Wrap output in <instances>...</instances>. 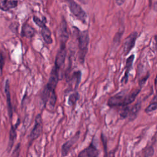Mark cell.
Instances as JSON below:
<instances>
[{"mask_svg":"<svg viewBox=\"0 0 157 157\" xmlns=\"http://www.w3.org/2000/svg\"><path fill=\"white\" fill-rule=\"evenodd\" d=\"M140 91V88L135 89L129 93L126 91H120L110 97L107 101V104L110 107L129 105L134 101Z\"/></svg>","mask_w":157,"mask_h":157,"instance_id":"6da1fadb","label":"cell"},{"mask_svg":"<svg viewBox=\"0 0 157 157\" xmlns=\"http://www.w3.org/2000/svg\"><path fill=\"white\" fill-rule=\"evenodd\" d=\"M78 47V59L80 63L83 64L85 58L88 52L90 41L88 30L79 31L77 34Z\"/></svg>","mask_w":157,"mask_h":157,"instance_id":"7a4b0ae2","label":"cell"},{"mask_svg":"<svg viewBox=\"0 0 157 157\" xmlns=\"http://www.w3.org/2000/svg\"><path fill=\"white\" fill-rule=\"evenodd\" d=\"M71 12L81 22L85 24L86 23L87 15L82 7L74 0H66Z\"/></svg>","mask_w":157,"mask_h":157,"instance_id":"3957f363","label":"cell"},{"mask_svg":"<svg viewBox=\"0 0 157 157\" xmlns=\"http://www.w3.org/2000/svg\"><path fill=\"white\" fill-rule=\"evenodd\" d=\"M42 117L40 114H38L35 119L34 126L31 131L29 135V144H31L34 140L38 138L42 132Z\"/></svg>","mask_w":157,"mask_h":157,"instance_id":"277c9868","label":"cell"},{"mask_svg":"<svg viewBox=\"0 0 157 157\" xmlns=\"http://www.w3.org/2000/svg\"><path fill=\"white\" fill-rule=\"evenodd\" d=\"M58 72H59V69L54 66L51 71L48 82L45 86V87L47 88L51 92L55 91L56 85L58 84V82L59 80Z\"/></svg>","mask_w":157,"mask_h":157,"instance_id":"5b68a950","label":"cell"},{"mask_svg":"<svg viewBox=\"0 0 157 157\" xmlns=\"http://www.w3.org/2000/svg\"><path fill=\"white\" fill-rule=\"evenodd\" d=\"M137 37V33L133 32L131 33L124 40L123 44V49L124 55H128L130 51L134 48Z\"/></svg>","mask_w":157,"mask_h":157,"instance_id":"8992f818","label":"cell"},{"mask_svg":"<svg viewBox=\"0 0 157 157\" xmlns=\"http://www.w3.org/2000/svg\"><path fill=\"white\" fill-rule=\"evenodd\" d=\"M58 37L60 45H66L69 38L67 23L64 18H63L58 31Z\"/></svg>","mask_w":157,"mask_h":157,"instance_id":"52a82bcc","label":"cell"},{"mask_svg":"<svg viewBox=\"0 0 157 157\" xmlns=\"http://www.w3.org/2000/svg\"><path fill=\"white\" fill-rule=\"evenodd\" d=\"M66 56V45H60L59 48L56 54L55 61V67L59 69L63 66L65 61Z\"/></svg>","mask_w":157,"mask_h":157,"instance_id":"ba28073f","label":"cell"},{"mask_svg":"<svg viewBox=\"0 0 157 157\" xmlns=\"http://www.w3.org/2000/svg\"><path fill=\"white\" fill-rule=\"evenodd\" d=\"M80 136V131L77 132L73 137H72L69 140L66 141L61 147V155L62 156H66L69 153L71 148L74 144L77 141Z\"/></svg>","mask_w":157,"mask_h":157,"instance_id":"9c48e42d","label":"cell"},{"mask_svg":"<svg viewBox=\"0 0 157 157\" xmlns=\"http://www.w3.org/2000/svg\"><path fill=\"white\" fill-rule=\"evenodd\" d=\"M77 157H99V151L92 142L88 147L79 153Z\"/></svg>","mask_w":157,"mask_h":157,"instance_id":"30bf717a","label":"cell"},{"mask_svg":"<svg viewBox=\"0 0 157 157\" xmlns=\"http://www.w3.org/2000/svg\"><path fill=\"white\" fill-rule=\"evenodd\" d=\"M4 91H5V94L6 95L9 115L10 118L11 119L12 117V106L11 103V96H10V83H9V80L8 79H7L5 82Z\"/></svg>","mask_w":157,"mask_h":157,"instance_id":"8fae6325","label":"cell"},{"mask_svg":"<svg viewBox=\"0 0 157 157\" xmlns=\"http://www.w3.org/2000/svg\"><path fill=\"white\" fill-rule=\"evenodd\" d=\"M134 59V55H131L130 56H129L126 61V65H125V72L124 74V76L121 78V82H124L125 83H127L128 80V76L130 72V70L132 67V63Z\"/></svg>","mask_w":157,"mask_h":157,"instance_id":"7c38bea8","label":"cell"},{"mask_svg":"<svg viewBox=\"0 0 157 157\" xmlns=\"http://www.w3.org/2000/svg\"><path fill=\"white\" fill-rule=\"evenodd\" d=\"M18 5L17 0H0V9L2 11H8L16 7Z\"/></svg>","mask_w":157,"mask_h":157,"instance_id":"4fadbf2b","label":"cell"},{"mask_svg":"<svg viewBox=\"0 0 157 157\" xmlns=\"http://www.w3.org/2000/svg\"><path fill=\"white\" fill-rule=\"evenodd\" d=\"M34 29L28 24H24L21 29V36L23 37L31 39L34 36Z\"/></svg>","mask_w":157,"mask_h":157,"instance_id":"5bb4252c","label":"cell"},{"mask_svg":"<svg viewBox=\"0 0 157 157\" xmlns=\"http://www.w3.org/2000/svg\"><path fill=\"white\" fill-rule=\"evenodd\" d=\"M41 35L44 40V42L47 44H50L52 43V33L50 30L46 26L42 28L41 29Z\"/></svg>","mask_w":157,"mask_h":157,"instance_id":"9a60e30c","label":"cell"},{"mask_svg":"<svg viewBox=\"0 0 157 157\" xmlns=\"http://www.w3.org/2000/svg\"><path fill=\"white\" fill-rule=\"evenodd\" d=\"M141 108V103L140 102H136L131 108H130L129 112V120L130 121H132L135 119Z\"/></svg>","mask_w":157,"mask_h":157,"instance_id":"2e32d148","label":"cell"},{"mask_svg":"<svg viewBox=\"0 0 157 157\" xmlns=\"http://www.w3.org/2000/svg\"><path fill=\"white\" fill-rule=\"evenodd\" d=\"M17 126V124L15 126H12L10 129V132H9V147L8 149L10 150L12 147L14 143V140L16 138V128Z\"/></svg>","mask_w":157,"mask_h":157,"instance_id":"e0dca14e","label":"cell"},{"mask_svg":"<svg viewBox=\"0 0 157 157\" xmlns=\"http://www.w3.org/2000/svg\"><path fill=\"white\" fill-rule=\"evenodd\" d=\"M79 98V94L77 92H75L71 94L68 98V104L70 105H74L77 100Z\"/></svg>","mask_w":157,"mask_h":157,"instance_id":"ac0fdd59","label":"cell"},{"mask_svg":"<svg viewBox=\"0 0 157 157\" xmlns=\"http://www.w3.org/2000/svg\"><path fill=\"white\" fill-rule=\"evenodd\" d=\"M154 148L152 146H148L143 150V157H153L154 155Z\"/></svg>","mask_w":157,"mask_h":157,"instance_id":"d6986e66","label":"cell"},{"mask_svg":"<svg viewBox=\"0 0 157 157\" xmlns=\"http://www.w3.org/2000/svg\"><path fill=\"white\" fill-rule=\"evenodd\" d=\"M130 107L128 105L124 106L123 109L120 112V117L121 119H124L125 118H127L129 115Z\"/></svg>","mask_w":157,"mask_h":157,"instance_id":"ffe728a7","label":"cell"},{"mask_svg":"<svg viewBox=\"0 0 157 157\" xmlns=\"http://www.w3.org/2000/svg\"><path fill=\"white\" fill-rule=\"evenodd\" d=\"M48 102L49 103L50 107H51L52 108H53L55 107L56 102V94L55 91L51 93V95L48 99Z\"/></svg>","mask_w":157,"mask_h":157,"instance_id":"44dd1931","label":"cell"},{"mask_svg":"<svg viewBox=\"0 0 157 157\" xmlns=\"http://www.w3.org/2000/svg\"><path fill=\"white\" fill-rule=\"evenodd\" d=\"M156 109H157V102L151 101V103L145 109V112L146 113H150Z\"/></svg>","mask_w":157,"mask_h":157,"instance_id":"7402d4cb","label":"cell"},{"mask_svg":"<svg viewBox=\"0 0 157 157\" xmlns=\"http://www.w3.org/2000/svg\"><path fill=\"white\" fill-rule=\"evenodd\" d=\"M33 21H34V22L38 26H39L40 28H43L44 26H46L45 25V23L44 22V21H43V20H41L40 19H39L37 17H36V16H34L33 17Z\"/></svg>","mask_w":157,"mask_h":157,"instance_id":"603a6c76","label":"cell"},{"mask_svg":"<svg viewBox=\"0 0 157 157\" xmlns=\"http://www.w3.org/2000/svg\"><path fill=\"white\" fill-rule=\"evenodd\" d=\"M4 57L2 52L0 51V77L2 74V69L4 65Z\"/></svg>","mask_w":157,"mask_h":157,"instance_id":"cb8c5ba5","label":"cell"},{"mask_svg":"<svg viewBox=\"0 0 157 157\" xmlns=\"http://www.w3.org/2000/svg\"><path fill=\"white\" fill-rule=\"evenodd\" d=\"M101 140L103 144V147H104V157H107V140H106V138L102 134H101Z\"/></svg>","mask_w":157,"mask_h":157,"instance_id":"d4e9b609","label":"cell"},{"mask_svg":"<svg viewBox=\"0 0 157 157\" xmlns=\"http://www.w3.org/2000/svg\"><path fill=\"white\" fill-rule=\"evenodd\" d=\"M149 77V74H147L144 77H143L142 78L140 79L139 81V85L140 87H142L144 86V85L145 83V82H147V80H148Z\"/></svg>","mask_w":157,"mask_h":157,"instance_id":"484cf974","label":"cell"},{"mask_svg":"<svg viewBox=\"0 0 157 157\" xmlns=\"http://www.w3.org/2000/svg\"><path fill=\"white\" fill-rule=\"evenodd\" d=\"M125 0H115V2L117 3V4H118V6H121L122 5Z\"/></svg>","mask_w":157,"mask_h":157,"instance_id":"4316f807","label":"cell"},{"mask_svg":"<svg viewBox=\"0 0 157 157\" xmlns=\"http://www.w3.org/2000/svg\"><path fill=\"white\" fill-rule=\"evenodd\" d=\"M154 9L155 11L157 12V1L154 4Z\"/></svg>","mask_w":157,"mask_h":157,"instance_id":"83f0119b","label":"cell"},{"mask_svg":"<svg viewBox=\"0 0 157 157\" xmlns=\"http://www.w3.org/2000/svg\"><path fill=\"white\" fill-rule=\"evenodd\" d=\"M155 85H157V75H156V76L155 77Z\"/></svg>","mask_w":157,"mask_h":157,"instance_id":"f1b7e54d","label":"cell"},{"mask_svg":"<svg viewBox=\"0 0 157 157\" xmlns=\"http://www.w3.org/2000/svg\"><path fill=\"white\" fill-rule=\"evenodd\" d=\"M155 41H156V44L157 45V35L155 37Z\"/></svg>","mask_w":157,"mask_h":157,"instance_id":"f546056e","label":"cell"},{"mask_svg":"<svg viewBox=\"0 0 157 157\" xmlns=\"http://www.w3.org/2000/svg\"><path fill=\"white\" fill-rule=\"evenodd\" d=\"M79 1H83V0H79Z\"/></svg>","mask_w":157,"mask_h":157,"instance_id":"4dcf8cb0","label":"cell"},{"mask_svg":"<svg viewBox=\"0 0 157 157\" xmlns=\"http://www.w3.org/2000/svg\"><path fill=\"white\" fill-rule=\"evenodd\" d=\"M139 157H141V156H139Z\"/></svg>","mask_w":157,"mask_h":157,"instance_id":"1f68e13d","label":"cell"}]
</instances>
